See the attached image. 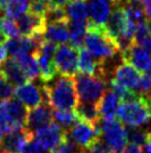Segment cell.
I'll return each mask as SVG.
<instances>
[{"instance_id": "obj_37", "label": "cell", "mask_w": 151, "mask_h": 153, "mask_svg": "<svg viewBox=\"0 0 151 153\" xmlns=\"http://www.w3.org/2000/svg\"><path fill=\"white\" fill-rule=\"evenodd\" d=\"M69 0H50L51 6H57V7H65L68 4Z\"/></svg>"}, {"instance_id": "obj_25", "label": "cell", "mask_w": 151, "mask_h": 153, "mask_svg": "<svg viewBox=\"0 0 151 153\" xmlns=\"http://www.w3.org/2000/svg\"><path fill=\"white\" fill-rule=\"evenodd\" d=\"M13 59L17 60V63L20 65L28 81H34L39 76V66L34 54H23Z\"/></svg>"}, {"instance_id": "obj_12", "label": "cell", "mask_w": 151, "mask_h": 153, "mask_svg": "<svg viewBox=\"0 0 151 153\" xmlns=\"http://www.w3.org/2000/svg\"><path fill=\"white\" fill-rule=\"evenodd\" d=\"M17 25L22 36L42 39L47 22L43 15L27 11L17 19Z\"/></svg>"}, {"instance_id": "obj_5", "label": "cell", "mask_w": 151, "mask_h": 153, "mask_svg": "<svg viewBox=\"0 0 151 153\" xmlns=\"http://www.w3.org/2000/svg\"><path fill=\"white\" fill-rule=\"evenodd\" d=\"M28 114L26 106L17 98L10 97L0 103V128L7 134L16 128H23Z\"/></svg>"}, {"instance_id": "obj_15", "label": "cell", "mask_w": 151, "mask_h": 153, "mask_svg": "<svg viewBox=\"0 0 151 153\" xmlns=\"http://www.w3.org/2000/svg\"><path fill=\"white\" fill-rule=\"evenodd\" d=\"M114 4L116 2L112 0H89L87 4L89 25L103 27Z\"/></svg>"}, {"instance_id": "obj_1", "label": "cell", "mask_w": 151, "mask_h": 153, "mask_svg": "<svg viewBox=\"0 0 151 153\" xmlns=\"http://www.w3.org/2000/svg\"><path fill=\"white\" fill-rule=\"evenodd\" d=\"M47 103L55 110H75L78 105L73 77L58 75L43 83Z\"/></svg>"}, {"instance_id": "obj_13", "label": "cell", "mask_w": 151, "mask_h": 153, "mask_svg": "<svg viewBox=\"0 0 151 153\" xmlns=\"http://www.w3.org/2000/svg\"><path fill=\"white\" fill-rule=\"evenodd\" d=\"M52 122V110L48 103H42L41 105L28 110L23 128L30 134H34L38 130L45 128Z\"/></svg>"}, {"instance_id": "obj_36", "label": "cell", "mask_w": 151, "mask_h": 153, "mask_svg": "<svg viewBox=\"0 0 151 153\" xmlns=\"http://www.w3.org/2000/svg\"><path fill=\"white\" fill-rule=\"evenodd\" d=\"M141 153H151V135L147 143L141 146Z\"/></svg>"}, {"instance_id": "obj_27", "label": "cell", "mask_w": 151, "mask_h": 153, "mask_svg": "<svg viewBox=\"0 0 151 153\" xmlns=\"http://www.w3.org/2000/svg\"><path fill=\"white\" fill-rule=\"evenodd\" d=\"M78 116L73 110H54L52 121L58 124L63 131H67L77 122Z\"/></svg>"}, {"instance_id": "obj_32", "label": "cell", "mask_w": 151, "mask_h": 153, "mask_svg": "<svg viewBox=\"0 0 151 153\" xmlns=\"http://www.w3.org/2000/svg\"><path fill=\"white\" fill-rule=\"evenodd\" d=\"M13 92H15V87L0 73V103L12 97Z\"/></svg>"}, {"instance_id": "obj_45", "label": "cell", "mask_w": 151, "mask_h": 153, "mask_svg": "<svg viewBox=\"0 0 151 153\" xmlns=\"http://www.w3.org/2000/svg\"><path fill=\"white\" fill-rule=\"evenodd\" d=\"M79 153H80V152H79Z\"/></svg>"}, {"instance_id": "obj_35", "label": "cell", "mask_w": 151, "mask_h": 153, "mask_svg": "<svg viewBox=\"0 0 151 153\" xmlns=\"http://www.w3.org/2000/svg\"><path fill=\"white\" fill-rule=\"evenodd\" d=\"M121 153H141V148L138 146V145L134 144H127V146L123 149Z\"/></svg>"}, {"instance_id": "obj_30", "label": "cell", "mask_w": 151, "mask_h": 153, "mask_svg": "<svg viewBox=\"0 0 151 153\" xmlns=\"http://www.w3.org/2000/svg\"><path fill=\"white\" fill-rule=\"evenodd\" d=\"M0 31L4 34L6 38H17L20 35L19 28L15 19L6 15H0Z\"/></svg>"}, {"instance_id": "obj_31", "label": "cell", "mask_w": 151, "mask_h": 153, "mask_svg": "<svg viewBox=\"0 0 151 153\" xmlns=\"http://www.w3.org/2000/svg\"><path fill=\"white\" fill-rule=\"evenodd\" d=\"M47 24L49 22H68L66 9L63 7H57V6H50L49 9L45 13Z\"/></svg>"}, {"instance_id": "obj_39", "label": "cell", "mask_w": 151, "mask_h": 153, "mask_svg": "<svg viewBox=\"0 0 151 153\" xmlns=\"http://www.w3.org/2000/svg\"><path fill=\"white\" fill-rule=\"evenodd\" d=\"M4 135H6V133H4V131L2 130V128H0V142L2 141V139L4 137Z\"/></svg>"}, {"instance_id": "obj_43", "label": "cell", "mask_w": 151, "mask_h": 153, "mask_svg": "<svg viewBox=\"0 0 151 153\" xmlns=\"http://www.w3.org/2000/svg\"><path fill=\"white\" fill-rule=\"evenodd\" d=\"M4 153H6V152H4Z\"/></svg>"}, {"instance_id": "obj_4", "label": "cell", "mask_w": 151, "mask_h": 153, "mask_svg": "<svg viewBox=\"0 0 151 153\" xmlns=\"http://www.w3.org/2000/svg\"><path fill=\"white\" fill-rule=\"evenodd\" d=\"M75 86L78 101L86 103L99 104L101 97L107 91V79L101 76L76 74Z\"/></svg>"}, {"instance_id": "obj_10", "label": "cell", "mask_w": 151, "mask_h": 153, "mask_svg": "<svg viewBox=\"0 0 151 153\" xmlns=\"http://www.w3.org/2000/svg\"><path fill=\"white\" fill-rule=\"evenodd\" d=\"M13 95L25 105L27 110H31L41 105L42 103H47L43 86L38 85L32 81L26 82L25 84L16 87Z\"/></svg>"}, {"instance_id": "obj_23", "label": "cell", "mask_w": 151, "mask_h": 153, "mask_svg": "<svg viewBox=\"0 0 151 153\" xmlns=\"http://www.w3.org/2000/svg\"><path fill=\"white\" fill-rule=\"evenodd\" d=\"M68 22H88V7L84 0H69L66 4Z\"/></svg>"}, {"instance_id": "obj_21", "label": "cell", "mask_w": 151, "mask_h": 153, "mask_svg": "<svg viewBox=\"0 0 151 153\" xmlns=\"http://www.w3.org/2000/svg\"><path fill=\"white\" fill-rule=\"evenodd\" d=\"M78 71L81 74H88V75H96V76L103 77L101 63H99L86 48H80L79 49Z\"/></svg>"}, {"instance_id": "obj_41", "label": "cell", "mask_w": 151, "mask_h": 153, "mask_svg": "<svg viewBox=\"0 0 151 153\" xmlns=\"http://www.w3.org/2000/svg\"><path fill=\"white\" fill-rule=\"evenodd\" d=\"M0 153H4V150H2V148H1V145H0Z\"/></svg>"}, {"instance_id": "obj_2", "label": "cell", "mask_w": 151, "mask_h": 153, "mask_svg": "<svg viewBox=\"0 0 151 153\" xmlns=\"http://www.w3.org/2000/svg\"><path fill=\"white\" fill-rule=\"evenodd\" d=\"M86 49L99 63L106 64L113 59L120 51L117 42L108 35L103 27L89 25L84 37Z\"/></svg>"}, {"instance_id": "obj_42", "label": "cell", "mask_w": 151, "mask_h": 153, "mask_svg": "<svg viewBox=\"0 0 151 153\" xmlns=\"http://www.w3.org/2000/svg\"><path fill=\"white\" fill-rule=\"evenodd\" d=\"M112 1H114V2H120L121 0H112Z\"/></svg>"}, {"instance_id": "obj_38", "label": "cell", "mask_w": 151, "mask_h": 153, "mask_svg": "<svg viewBox=\"0 0 151 153\" xmlns=\"http://www.w3.org/2000/svg\"><path fill=\"white\" fill-rule=\"evenodd\" d=\"M7 57V51H6V48L2 44H0V65L4 63V60L6 59Z\"/></svg>"}, {"instance_id": "obj_11", "label": "cell", "mask_w": 151, "mask_h": 153, "mask_svg": "<svg viewBox=\"0 0 151 153\" xmlns=\"http://www.w3.org/2000/svg\"><path fill=\"white\" fill-rule=\"evenodd\" d=\"M112 79L123 87H126L128 91L134 94H139L142 73L139 72L137 68L129 63H127L126 60L122 59L121 63L113 69Z\"/></svg>"}, {"instance_id": "obj_33", "label": "cell", "mask_w": 151, "mask_h": 153, "mask_svg": "<svg viewBox=\"0 0 151 153\" xmlns=\"http://www.w3.org/2000/svg\"><path fill=\"white\" fill-rule=\"evenodd\" d=\"M80 153H111V152H110L109 149L107 148V145L100 139L92 146H90L89 149L84 150V151H81Z\"/></svg>"}, {"instance_id": "obj_29", "label": "cell", "mask_w": 151, "mask_h": 153, "mask_svg": "<svg viewBox=\"0 0 151 153\" xmlns=\"http://www.w3.org/2000/svg\"><path fill=\"white\" fill-rule=\"evenodd\" d=\"M29 7L30 0H8L4 13L12 19H18L23 13L29 11Z\"/></svg>"}, {"instance_id": "obj_14", "label": "cell", "mask_w": 151, "mask_h": 153, "mask_svg": "<svg viewBox=\"0 0 151 153\" xmlns=\"http://www.w3.org/2000/svg\"><path fill=\"white\" fill-rule=\"evenodd\" d=\"M40 40L41 39L21 35L17 38L6 39L4 46L6 48L7 54L11 58H17L18 56L23 55V54H34L39 46Z\"/></svg>"}, {"instance_id": "obj_7", "label": "cell", "mask_w": 151, "mask_h": 153, "mask_svg": "<svg viewBox=\"0 0 151 153\" xmlns=\"http://www.w3.org/2000/svg\"><path fill=\"white\" fill-rule=\"evenodd\" d=\"M100 137L111 153H121L128 144L126 126L119 120H101Z\"/></svg>"}, {"instance_id": "obj_34", "label": "cell", "mask_w": 151, "mask_h": 153, "mask_svg": "<svg viewBox=\"0 0 151 153\" xmlns=\"http://www.w3.org/2000/svg\"><path fill=\"white\" fill-rule=\"evenodd\" d=\"M141 2H142L143 10L148 20H151V0H141Z\"/></svg>"}, {"instance_id": "obj_20", "label": "cell", "mask_w": 151, "mask_h": 153, "mask_svg": "<svg viewBox=\"0 0 151 153\" xmlns=\"http://www.w3.org/2000/svg\"><path fill=\"white\" fill-rule=\"evenodd\" d=\"M42 39L56 45H63L69 42L68 22H49L46 25Z\"/></svg>"}, {"instance_id": "obj_6", "label": "cell", "mask_w": 151, "mask_h": 153, "mask_svg": "<svg viewBox=\"0 0 151 153\" xmlns=\"http://www.w3.org/2000/svg\"><path fill=\"white\" fill-rule=\"evenodd\" d=\"M65 137L72 142L81 152L100 140V128L99 125L78 119L71 128L65 131Z\"/></svg>"}, {"instance_id": "obj_17", "label": "cell", "mask_w": 151, "mask_h": 153, "mask_svg": "<svg viewBox=\"0 0 151 153\" xmlns=\"http://www.w3.org/2000/svg\"><path fill=\"white\" fill-rule=\"evenodd\" d=\"M31 136L32 134H30L23 128H16L4 135L0 145L6 153H23Z\"/></svg>"}, {"instance_id": "obj_22", "label": "cell", "mask_w": 151, "mask_h": 153, "mask_svg": "<svg viewBox=\"0 0 151 153\" xmlns=\"http://www.w3.org/2000/svg\"><path fill=\"white\" fill-rule=\"evenodd\" d=\"M119 103H120V98L118 97L111 89H107L98 104L101 120L114 119V116L117 114Z\"/></svg>"}, {"instance_id": "obj_19", "label": "cell", "mask_w": 151, "mask_h": 153, "mask_svg": "<svg viewBox=\"0 0 151 153\" xmlns=\"http://www.w3.org/2000/svg\"><path fill=\"white\" fill-rule=\"evenodd\" d=\"M0 73L13 87H18L28 82V78L20 65L11 57L9 59H4V63L0 65Z\"/></svg>"}, {"instance_id": "obj_40", "label": "cell", "mask_w": 151, "mask_h": 153, "mask_svg": "<svg viewBox=\"0 0 151 153\" xmlns=\"http://www.w3.org/2000/svg\"><path fill=\"white\" fill-rule=\"evenodd\" d=\"M4 40H6V37L4 36V34L0 31V44H4Z\"/></svg>"}, {"instance_id": "obj_44", "label": "cell", "mask_w": 151, "mask_h": 153, "mask_svg": "<svg viewBox=\"0 0 151 153\" xmlns=\"http://www.w3.org/2000/svg\"><path fill=\"white\" fill-rule=\"evenodd\" d=\"M47 153H48V152H47Z\"/></svg>"}, {"instance_id": "obj_26", "label": "cell", "mask_w": 151, "mask_h": 153, "mask_svg": "<svg viewBox=\"0 0 151 153\" xmlns=\"http://www.w3.org/2000/svg\"><path fill=\"white\" fill-rule=\"evenodd\" d=\"M88 22H70L69 24V42L72 47L77 49L82 48L84 43V37L87 34Z\"/></svg>"}, {"instance_id": "obj_28", "label": "cell", "mask_w": 151, "mask_h": 153, "mask_svg": "<svg viewBox=\"0 0 151 153\" xmlns=\"http://www.w3.org/2000/svg\"><path fill=\"white\" fill-rule=\"evenodd\" d=\"M126 132L128 143L138 145L140 148L147 143L151 135V132L142 126H126Z\"/></svg>"}, {"instance_id": "obj_18", "label": "cell", "mask_w": 151, "mask_h": 153, "mask_svg": "<svg viewBox=\"0 0 151 153\" xmlns=\"http://www.w3.org/2000/svg\"><path fill=\"white\" fill-rule=\"evenodd\" d=\"M32 135L36 136L45 145L48 152L54 151L58 145H60L65 141V131L54 121L47 126L34 132Z\"/></svg>"}, {"instance_id": "obj_9", "label": "cell", "mask_w": 151, "mask_h": 153, "mask_svg": "<svg viewBox=\"0 0 151 153\" xmlns=\"http://www.w3.org/2000/svg\"><path fill=\"white\" fill-rule=\"evenodd\" d=\"M57 46L58 45L56 44L41 39L37 51L34 53L38 66H39V76L41 78L42 83L51 81L57 74L55 65H54V56H55Z\"/></svg>"}, {"instance_id": "obj_8", "label": "cell", "mask_w": 151, "mask_h": 153, "mask_svg": "<svg viewBox=\"0 0 151 153\" xmlns=\"http://www.w3.org/2000/svg\"><path fill=\"white\" fill-rule=\"evenodd\" d=\"M78 55L79 49L75 47L65 44L57 46L54 56L56 73L62 76L75 77L78 73Z\"/></svg>"}, {"instance_id": "obj_16", "label": "cell", "mask_w": 151, "mask_h": 153, "mask_svg": "<svg viewBox=\"0 0 151 153\" xmlns=\"http://www.w3.org/2000/svg\"><path fill=\"white\" fill-rule=\"evenodd\" d=\"M122 59L141 73H147L151 69V54L137 43H133L122 53Z\"/></svg>"}, {"instance_id": "obj_3", "label": "cell", "mask_w": 151, "mask_h": 153, "mask_svg": "<svg viewBox=\"0 0 151 153\" xmlns=\"http://www.w3.org/2000/svg\"><path fill=\"white\" fill-rule=\"evenodd\" d=\"M117 115L126 126H143L151 119V105L143 95L136 94L125 101H120Z\"/></svg>"}, {"instance_id": "obj_24", "label": "cell", "mask_w": 151, "mask_h": 153, "mask_svg": "<svg viewBox=\"0 0 151 153\" xmlns=\"http://www.w3.org/2000/svg\"><path fill=\"white\" fill-rule=\"evenodd\" d=\"M75 112L78 119L92 123L95 125H99L101 121L100 113L98 104L95 103H86V102H78V105L75 108Z\"/></svg>"}]
</instances>
